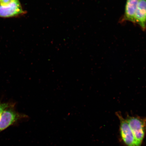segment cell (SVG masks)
<instances>
[{"label":"cell","instance_id":"cell-1","mask_svg":"<svg viewBox=\"0 0 146 146\" xmlns=\"http://www.w3.org/2000/svg\"><path fill=\"white\" fill-rule=\"evenodd\" d=\"M135 139L139 146H141L146 134V117L129 116L126 118Z\"/></svg>","mask_w":146,"mask_h":146},{"label":"cell","instance_id":"cell-2","mask_svg":"<svg viewBox=\"0 0 146 146\" xmlns=\"http://www.w3.org/2000/svg\"><path fill=\"white\" fill-rule=\"evenodd\" d=\"M15 107V104L8 107L0 115V132L16 122L29 118L27 115L18 112Z\"/></svg>","mask_w":146,"mask_h":146},{"label":"cell","instance_id":"cell-3","mask_svg":"<svg viewBox=\"0 0 146 146\" xmlns=\"http://www.w3.org/2000/svg\"><path fill=\"white\" fill-rule=\"evenodd\" d=\"M116 115L119 120L120 136L124 143L127 146H139L126 119L123 117L120 112H117Z\"/></svg>","mask_w":146,"mask_h":146},{"label":"cell","instance_id":"cell-4","mask_svg":"<svg viewBox=\"0 0 146 146\" xmlns=\"http://www.w3.org/2000/svg\"><path fill=\"white\" fill-rule=\"evenodd\" d=\"M26 13L23 10L19 0H13L6 5H0V17H16L23 15Z\"/></svg>","mask_w":146,"mask_h":146},{"label":"cell","instance_id":"cell-5","mask_svg":"<svg viewBox=\"0 0 146 146\" xmlns=\"http://www.w3.org/2000/svg\"><path fill=\"white\" fill-rule=\"evenodd\" d=\"M138 1L139 0H126L125 12L120 22L123 23L129 21L135 24V15Z\"/></svg>","mask_w":146,"mask_h":146},{"label":"cell","instance_id":"cell-6","mask_svg":"<svg viewBox=\"0 0 146 146\" xmlns=\"http://www.w3.org/2000/svg\"><path fill=\"white\" fill-rule=\"evenodd\" d=\"M135 21L142 30L146 31V0H139Z\"/></svg>","mask_w":146,"mask_h":146},{"label":"cell","instance_id":"cell-7","mask_svg":"<svg viewBox=\"0 0 146 146\" xmlns=\"http://www.w3.org/2000/svg\"><path fill=\"white\" fill-rule=\"evenodd\" d=\"M15 104L12 103H9V102H5V103H0V115L8 107L11 106L12 105Z\"/></svg>","mask_w":146,"mask_h":146},{"label":"cell","instance_id":"cell-8","mask_svg":"<svg viewBox=\"0 0 146 146\" xmlns=\"http://www.w3.org/2000/svg\"><path fill=\"white\" fill-rule=\"evenodd\" d=\"M13 1V0H0V5H6Z\"/></svg>","mask_w":146,"mask_h":146}]
</instances>
